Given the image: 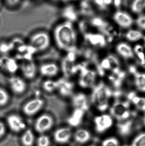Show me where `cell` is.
<instances>
[{"label": "cell", "mask_w": 145, "mask_h": 146, "mask_svg": "<svg viewBox=\"0 0 145 146\" xmlns=\"http://www.w3.org/2000/svg\"><path fill=\"white\" fill-rule=\"evenodd\" d=\"M51 35L52 41L60 50L68 52L75 48L77 35L74 23L64 20L60 21L54 27Z\"/></svg>", "instance_id": "cell-1"}, {"label": "cell", "mask_w": 145, "mask_h": 146, "mask_svg": "<svg viewBox=\"0 0 145 146\" xmlns=\"http://www.w3.org/2000/svg\"><path fill=\"white\" fill-rule=\"evenodd\" d=\"M113 94L110 88L101 82L94 88L91 100L99 110L104 111L107 110L109 99Z\"/></svg>", "instance_id": "cell-2"}, {"label": "cell", "mask_w": 145, "mask_h": 146, "mask_svg": "<svg viewBox=\"0 0 145 146\" xmlns=\"http://www.w3.org/2000/svg\"><path fill=\"white\" fill-rule=\"evenodd\" d=\"M52 35L46 31L40 30L33 33L29 36L28 45L36 52L46 51L51 46Z\"/></svg>", "instance_id": "cell-3"}, {"label": "cell", "mask_w": 145, "mask_h": 146, "mask_svg": "<svg viewBox=\"0 0 145 146\" xmlns=\"http://www.w3.org/2000/svg\"><path fill=\"white\" fill-rule=\"evenodd\" d=\"M45 101L42 98L35 97L26 101L21 107L22 113L26 116H34L39 113L44 108Z\"/></svg>", "instance_id": "cell-4"}, {"label": "cell", "mask_w": 145, "mask_h": 146, "mask_svg": "<svg viewBox=\"0 0 145 146\" xmlns=\"http://www.w3.org/2000/svg\"><path fill=\"white\" fill-rule=\"evenodd\" d=\"M129 108L130 103L129 100L121 101L117 100L110 109V112L117 120H126L129 118L131 115Z\"/></svg>", "instance_id": "cell-5"}, {"label": "cell", "mask_w": 145, "mask_h": 146, "mask_svg": "<svg viewBox=\"0 0 145 146\" xmlns=\"http://www.w3.org/2000/svg\"><path fill=\"white\" fill-rule=\"evenodd\" d=\"M8 85L12 93L16 95H22L26 92L28 88L27 80L22 76L11 75L8 80Z\"/></svg>", "instance_id": "cell-6"}, {"label": "cell", "mask_w": 145, "mask_h": 146, "mask_svg": "<svg viewBox=\"0 0 145 146\" xmlns=\"http://www.w3.org/2000/svg\"><path fill=\"white\" fill-rule=\"evenodd\" d=\"M54 124V120L51 115L47 113L39 115L35 121L34 128L39 133L43 134L51 129Z\"/></svg>", "instance_id": "cell-7"}, {"label": "cell", "mask_w": 145, "mask_h": 146, "mask_svg": "<svg viewBox=\"0 0 145 146\" xmlns=\"http://www.w3.org/2000/svg\"><path fill=\"white\" fill-rule=\"evenodd\" d=\"M19 71L22 76L26 80H32L35 77L38 73V67L31 60H25L19 64Z\"/></svg>", "instance_id": "cell-8"}, {"label": "cell", "mask_w": 145, "mask_h": 146, "mask_svg": "<svg viewBox=\"0 0 145 146\" xmlns=\"http://www.w3.org/2000/svg\"><path fill=\"white\" fill-rule=\"evenodd\" d=\"M58 64L54 62H47L41 64L38 67V72L47 79H53L59 74L60 71Z\"/></svg>", "instance_id": "cell-9"}, {"label": "cell", "mask_w": 145, "mask_h": 146, "mask_svg": "<svg viewBox=\"0 0 145 146\" xmlns=\"http://www.w3.org/2000/svg\"><path fill=\"white\" fill-rule=\"evenodd\" d=\"M7 123L10 130L15 133L21 132L26 127L25 122L23 118L15 113H12L8 115Z\"/></svg>", "instance_id": "cell-10"}, {"label": "cell", "mask_w": 145, "mask_h": 146, "mask_svg": "<svg viewBox=\"0 0 145 146\" xmlns=\"http://www.w3.org/2000/svg\"><path fill=\"white\" fill-rule=\"evenodd\" d=\"M0 70L11 75H14L19 71V64L12 57L2 55L0 57Z\"/></svg>", "instance_id": "cell-11"}, {"label": "cell", "mask_w": 145, "mask_h": 146, "mask_svg": "<svg viewBox=\"0 0 145 146\" xmlns=\"http://www.w3.org/2000/svg\"><path fill=\"white\" fill-rule=\"evenodd\" d=\"M113 19L119 26L123 28L130 27L134 23L133 19L131 15L124 11L116 12L114 14Z\"/></svg>", "instance_id": "cell-12"}, {"label": "cell", "mask_w": 145, "mask_h": 146, "mask_svg": "<svg viewBox=\"0 0 145 146\" xmlns=\"http://www.w3.org/2000/svg\"><path fill=\"white\" fill-rule=\"evenodd\" d=\"M96 130L98 133H103L110 128L113 123L110 116L104 115L97 117L94 119Z\"/></svg>", "instance_id": "cell-13"}, {"label": "cell", "mask_w": 145, "mask_h": 146, "mask_svg": "<svg viewBox=\"0 0 145 146\" xmlns=\"http://www.w3.org/2000/svg\"><path fill=\"white\" fill-rule=\"evenodd\" d=\"M72 136V131L69 128L62 127L54 131V139L55 142L60 144L68 143Z\"/></svg>", "instance_id": "cell-14"}, {"label": "cell", "mask_w": 145, "mask_h": 146, "mask_svg": "<svg viewBox=\"0 0 145 146\" xmlns=\"http://www.w3.org/2000/svg\"><path fill=\"white\" fill-rule=\"evenodd\" d=\"M129 71L134 76L135 83L138 90L145 92V74L137 72L135 67L131 66Z\"/></svg>", "instance_id": "cell-15"}, {"label": "cell", "mask_w": 145, "mask_h": 146, "mask_svg": "<svg viewBox=\"0 0 145 146\" xmlns=\"http://www.w3.org/2000/svg\"><path fill=\"white\" fill-rule=\"evenodd\" d=\"M96 73L93 71L84 68L83 70L81 84L83 87L91 86L95 80Z\"/></svg>", "instance_id": "cell-16"}, {"label": "cell", "mask_w": 145, "mask_h": 146, "mask_svg": "<svg viewBox=\"0 0 145 146\" xmlns=\"http://www.w3.org/2000/svg\"><path fill=\"white\" fill-rule=\"evenodd\" d=\"M86 39L94 45L104 47L106 45V41L104 35L100 34L86 33L85 35Z\"/></svg>", "instance_id": "cell-17"}, {"label": "cell", "mask_w": 145, "mask_h": 146, "mask_svg": "<svg viewBox=\"0 0 145 146\" xmlns=\"http://www.w3.org/2000/svg\"><path fill=\"white\" fill-rule=\"evenodd\" d=\"M117 50L118 54L126 59L134 57L133 50L129 45L125 43H121L117 46Z\"/></svg>", "instance_id": "cell-18"}, {"label": "cell", "mask_w": 145, "mask_h": 146, "mask_svg": "<svg viewBox=\"0 0 145 146\" xmlns=\"http://www.w3.org/2000/svg\"><path fill=\"white\" fill-rule=\"evenodd\" d=\"M90 133L84 129H80L76 131L74 135V139L77 143L84 144L90 139Z\"/></svg>", "instance_id": "cell-19"}, {"label": "cell", "mask_w": 145, "mask_h": 146, "mask_svg": "<svg viewBox=\"0 0 145 146\" xmlns=\"http://www.w3.org/2000/svg\"><path fill=\"white\" fill-rule=\"evenodd\" d=\"M62 14L64 15V20L68 21L74 23L78 18V14L75 8L67 7L63 11Z\"/></svg>", "instance_id": "cell-20"}, {"label": "cell", "mask_w": 145, "mask_h": 146, "mask_svg": "<svg viewBox=\"0 0 145 146\" xmlns=\"http://www.w3.org/2000/svg\"><path fill=\"white\" fill-rule=\"evenodd\" d=\"M34 141L35 136L30 129L26 130L21 137V142L24 146H32Z\"/></svg>", "instance_id": "cell-21"}, {"label": "cell", "mask_w": 145, "mask_h": 146, "mask_svg": "<svg viewBox=\"0 0 145 146\" xmlns=\"http://www.w3.org/2000/svg\"><path fill=\"white\" fill-rule=\"evenodd\" d=\"M58 87V81L52 80V79H47L43 83L42 87L43 90L48 93H52L57 91Z\"/></svg>", "instance_id": "cell-22"}, {"label": "cell", "mask_w": 145, "mask_h": 146, "mask_svg": "<svg viewBox=\"0 0 145 146\" xmlns=\"http://www.w3.org/2000/svg\"><path fill=\"white\" fill-rule=\"evenodd\" d=\"M125 74L124 72L121 71L118 73H113L109 76V79L115 88H118L121 85L123 81L125 78Z\"/></svg>", "instance_id": "cell-23"}, {"label": "cell", "mask_w": 145, "mask_h": 146, "mask_svg": "<svg viewBox=\"0 0 145 146\" xmlns=\"http://www.w3.org/2000/svg\"><path fill=\"white\" fill-rule=\"evenodd\" d=\"M75 104L77 109L87 110L88 109L87 104V97L84 94H80L75 97Z\"/></svg>", "instance_id": "cell-24"}, {"label": "cell", "mask_w": 145, "mask_h": 146, "mask_svg": "<svg viewBox=\"0 0 145 146\" xmlns=\"http://www.w3.org/2000/svg\"><path fill=\"white\" fill-rule=\"evenodd\" d=\"M10 99L9 92L5 88L0 87V108L7 106L10 102Z\"/></svg>", "instance_id": "cell-25"}, {"label": "cell", "mask_w": 145, "mask_h": 146, "mask_svg": "<svg viewBox=\"0 0 145 146\" xmlns=\"http://www.w3.org/2000/svg\"><path fill=\"white\" fill-rule=\"evenodd\" d=\"M132 125L133 121L131 120L119 123L117 125V128L119 133L124 136L129 134L132 129Z\"/></svg>", "instance_id": "cell-26"}, {"label": "cell", "mask_w": 145, "mask_h": 146, "mask_svg": "<svg viewBox=\"0 0 145 146\" xmlns=\"http://www.w3.org/2000/svg\"><path fill=\"white\" fill-rule=\"evenodd\" d=\"M110 66V69L113 73L119 72L120 69V62L117 58L113 55H110L107 57Z\"/></svg>", "instance_id": "cell-27"}, {"label": "cell", "mask_w": 145, "mask_h": 146, "mask_svg": "<svg viewBox=\"0 0 145 146\" xmlns=\"http://www.w3.org/2000/svg\"><path fill=\"white\" fill-rule=\"evenodd\" d=\"M126 37L129 41L135 42L142 38L143 37V34L138 30H131L126 33Z\"/></svg>", "instance_id": "cell-28"}, {"label": "cell", "mask_w": 145, "mask_h": 146, "mask_svg": "<svg viewBox=\"0 0 145 146\" xmlns=\"http://www.w3.org/2000/svg\"><path fill=\"white\" fill-rule=\"evenodd\" d=\"M131 9L134 13H141L145 8V0H133L131 5Z\"/></svg>", "instance_id": "cell-29"}, {"label": "cell", "mask_w": 145, "mask_h": 146, "mask_svg": "<svg viewBox=\"0 0 145 146\" xmlns=\"http://www.w3.org/2000/svg\"><path fill=\"white\" fill-rule=\"evenodd\" d=\"M81 13L87 16H93L94 15V12L88 1L84 0L81 3Z\"/></svg>", "instance_id": "cell-30"}, {"label": "cell", "mask_w": 145, "mask_h": 146, "mask_svg": "<svg viewBox=\"0 0 145 146\" xmlns=\"http://www.w3.org/2000/svg\"><path fill=\"white\" fill-rule=\"evenodd\" d=\"M92 25L98 27V29H101L108 24L107 21L100 17H94L89 21Z\"/></svg>", "instance_id": "cell-31"}, {"label": "cell", "mask_w": 145, "mask_h": 146, "mask_svg": "<svg viewBox=\"0 0 145 146\" xmlns=\"http://www.w3.org/2000/svg\"><path fill=\"white\" fill-rule=\"evenodd\" d=\"M37 146H50V139L47 135H42L37 138Z\"/></svg>", "instance_id": "cell-32"}, {"label": "cell", "mask_w": 145, "mask_h": 146, "mask_svg": "<svg viewBox=\"0 0 145 146\" xmlns=\"http://www.w3.org/2000/svg\"><path fill=\"white\" fill-rule=\"evenodd\" d=\"M12 49L10 42H2L0 43V53L2 55H7V53Z\"/></svg>", "instance_id": "cell-33"}, {"label": "cell", "mask_w": 145, "mask_h": 146, "mask_svg": "<svg viewBox=\"0 0 145 146\" xmlns=\"http://www.w3.org/2000/svg\"><path fill=\"white\" fill-rule=\"evenodd\" d=\"M131 146H145V133L141 134L135 138Z\"/></svg>", "instance_id": "cell-34"}, {"label": "cell", "mask_w": 145, "mask_h": 146, "mask_svg": "<svg viewBox=\"0 0 145 146\" xmlns=\"http://www.w3.org/2000/svg\"><path fill=\"white\" fill-rule=\"evenodd\" d=\"M22 0H4L3 3L9 9H16L20 5Z\"/></svg>", "instance_id": "cell-35"}, {"label": "cell", "mask_w": 145, "mask_h": 146, "mask_svg": "<svg viewBox=\"0 0 145 146\" xmlns=\"http://www.w3.org/2000/svg\"><path fill=\"white\" fill-rule=\"evenodd\" d=\"M118 141L115 138H110L104 141L102 146H118Z\"/></svg>", "instance_id": "cell-36"}, {"label": "cell", "mask_w": 145, "mask_h": 146, "mask_svg": "<svg viewBox=\"0 0 145 146\" xmlns=\"http://www.w3.org/2000/svg\"><path fill=\"white\" fill-rule=\"evenodd\" d=\"M135 105L137 109L140 110L145 111V98L140 97L138 102Z\"/></svg>", "instance_id": "cell-37"}, {"label": "cell", "mask_w": 145, "mask_h": 146, "mask_svg": "<svg viewBox=\"0 0 145 146\" xmlns=\"http://www.w3.org/2000/svg\"><path fill=\"white\" fill-rule=\"evenodd\" d=\"M138 26L142 30H145V15L140 16L136 20Z\"/></svg>", "instance_id": "cell-38"}, {"label": "cell", "mask_w": 145, "mask_h": 146, "mask_svg": "<svg viewBox=\"0 0 145 146\" xmlns=\"http://www.w3.org/2000/svg\"><path fill=\"white\" fill-rule=\"evenodd\" d=\"M91 25L90 22L87 20H83L80 23V28L83 32H85L87 31Z\"/></svg>", "instance_id": "cell-39"}, {"label": "cell", "mask_w": 145, "mask_h": 146, "mask_svg": "<svg viewBox=\"0 0 145 146\" xmlns=\"http://www.w3.org/2000/svg\"><path fill=\"white\" fill-rule=\"evenodd\" d=\"M94 2L100 10H105L107 9V6L105 4L104 0H94Z\"/></svg>", "instance_id": "cell-40"}, {"label": "cell", "mask_w": 145, "mask_h": 146, "mask_svg": "<svg viewBox=\"0 0 145 146\" xmlns=\"http://www.w3.org/2000/svg\"><path fill=\"white\" fill-rule=\"evenodd\" d=\"M101 68L103 69H106V70H109L110 69V62L108 59H104L102 61V62L100 64Z\"/></svg>", "instance_id": "cell-41"}, {"label": "cell", "mask_w": 145, "mask_h": 146, "mask_svg": "<svg viewBox=\"0 0 145 146\" xmlns=\"http://www.w3.org/2000/svg\"><path fill=\"white\" fill-rule=\"evenodd\" d=\"M6 133V127L2 122L0 121V138L4 135Z\"/></svg>", "instance_id": "cell-42"}, {"label": "cell", "mask_w": 145, "mask_h": 146, "mask_svg": "<svg viewBox=\"0 0 145 146\" xmlns=\"http://www.w3.org/2000/svg\"><path fill=\"white\" fill-rule=\"evenodd\" d=\"M138 57L139 58L141 62V64L142 65H144L145 64V57L144 54V52H140V53H138L137 54Z\"/></svg>", "instance_id": "cell-43"}, {"label": "cell", "mask_w": 145, "mask_h": 146, "mask_svg": "<svg viewBox=\"0 0 145 146\" xmlns=\"http://www.w3.org/2000/svg\"><path fill=\"white\" fill-rule=\"evenodd\" d=\"M134 50L136 54L138 53H140V52H143V48L141 45H136L134 48Z\"/></svg>", "instance_id": "cell-44"}, {"label": "cell", "mask_w": 145, "mask_h": 146, "mask_svg": "<svg viewBox=\"0 0 145 146\" xmlns=\"http://www.w3.org/2000/svg\"><path fill=\"white\" fill-rule=\"evenodd\" d=\"M113 2L114 6L117 8H119L122 3V0H114Z\"/></svg>", "instance_id": "cell-45"}, {"label": "cell", "mask_w": 145, "mask_h": 146, "mask_svg": "<svg viewBox=\"0 0 145 146\" xmlns=\"http://www.w3.org/2000/svg\"><path fill=\"white\" fill-rule=\"evenodd\" d=\"M133 0H122V3L124 7H128L131 6Z\"/></svg>", "instance_id": "cell-46"}, {"label": "cell", "mask_w": 145, "mask_h": 146, "mask_svg": "<svg viewBox=\"0 0 145 146\" xmlns=\"http://www.w3.org/2000/svg\"><path fill=\"white\" fill-rule=\"evenodd\" d=\"M105 4L107 6V5H110L113 2V0H104Z\"/></svg>", "instance_id": "cell-47"}, {"label": "cell", "mask_w": 145, "mask_h": 146, "mask_svg": "<svg viewBox=\"0 0 145 146\" xmlns=\"http://www.w3.org/2000/svg\"><path fill=\"white\" fill-rule=\"evenodd\" d=\"M3 1L2 0H0V10H1V9H2V7L3 5Z\"/></svg>", "instance_id": "cell-48"}, {"label": "cell", "mask_w": 145, "mask_h": 146, "mask_svg": "<svg viewBox=\"0 0 145 146\" xmlns=\"http://www.w3.org/2000/svg\"><path fill=\"white\" fill-rule=\"evenodd\" d=\"M51 1H52L57 2V1H60V0H51Z\"/></svg>", "instance_id": "cell-49"}, {"label": "cell", "mask_w": 145, "mask_h": 146, "mask_svg": "<svg viewBox=\"0 0 145 146\" xmlns=\"http://www.w3.org/2000/svg\"><path fill=\"white\" fill-rule=\"evenodd\" d=\"M144 123L145 124V115L144 117Z\"/></svg>", "instance_id": "cell-50"}, {"label": "cell", "mask_w": 145, "mask_h": 146, "mask_svg": "<svg viewBox=\"0 0 145 146\" xmlns=\"http://www.w3.org/2000/svg\"><path fill=\"white\" fill-rule=\"evenodd\" d=\"M144 41H145V37H144Z\"/></svg>", "instance_id": "cell-51"}, {"label": "cell", "mask_w": 145, "mask_h": 146, "mask_svg": "<svg viewBox=\"0 0 145 146\" xmlns=\"http://www.w3.org/2000/svg\"></svg>", "instance_id": "cell-52"}, {"label": "cell", "mask_w": 145, "mask_h": 146, "mask_svg": "<svg viewBox=\"0 0 145 146\" xmlns=\"http://www.w3.org/2000/svg\"></svg>", "instance_id": "cell-53"}, {"label": "cell", "mask_w": 145, "mask_h": 146, "mask_svg": "<svg viewBox=\"0 0 145 146\" xmlns=\"http://www.w3.org/2000/svg\"><path fill=\"white\" fill-rule=\"evenodd\" d=\"M87 1H89V0H87Z\"/></svg>", "instance_id": "cell-54"}]
</instances>
